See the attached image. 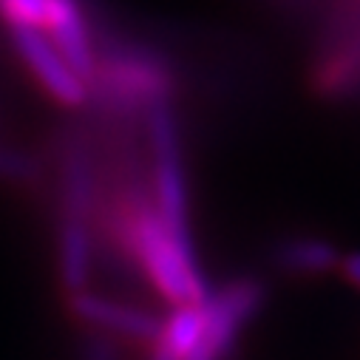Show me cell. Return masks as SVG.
Masks as SVG:
<instances>
[{"mask_svg":"<svg viewBox=\"0 0 360 360\" xmlns=\"http://www.w3.org/2000/svg\"><path fill=\"white\" fill-rule=\"evenodd\" d=\"M97 224L108 230L105 236L114 250L128 258V264L170 307L202 304L213 292L199 250L173 238L153 207V193L139 191V185H120L111 205L105 210L100 205Z\"/></svg>","mask_w":360,"mask_h":360,"instance_id":"1","label":"cell"},{"mask_svg":"<svg viewBox=\"0 0 360 360\" xmlns=\"http://www.w3.org/2000/svg\"><path fill=\"white\" fill-rule=\"evenodd\" d=\"M91 29L97 46V74L88 103H97L100 111L114 122H128L136 114L145 117V111L156 103H173L179 79L162 54L145 43L111 32L94 18Z\"/></svg>","mask_w":360,"mask_h":360,"instance_id":"2","label":"cell"},{"mask_svg":"<svg viewBox=\"0 0 360 360\" xmlns=\"http://www.w3.org/2000/svg\"><path fill=\"white\" fill-rule=\"evenodd\" d=\"M145 142L150 150V193L153 207L162 224L188 247H196L193 224H191V191H188V173L182 156V128L173 103H156L142 117Z\"/></svg>","mask_w":360,"mask_h":360,"instance_id":"3","label":"cell"},{"mask_svg":"<svg viewBox=\"0 0 360 360\" xmlns=\"http://www.w3.org/2000/svg\"><path fill=\"white\" fill-rule=\"evenodd\" d=\"M266 290L255 278L227 281L205 298V329L188 360H230L241 332L264 307Z\"/></svg>","mask_w":360,"mask_h":360,"instance_id":"4","label":"cell"},{"mask_svg":"<svg viewBox=\"0 0 360 360\" xmlns=\"http://www.w3.org/2000/svg\"><path fill=\"white\" fill-rule=\"evenodd\" d=\"M6 37L20 57V63L29 68V74L37 79L43 91L65 105V108H82L88 105L91 94H88L85 79L65 63V57L57 51L51 37L40 29H6Z\"/></svg>","mask_w":360,"mask_h":360,"instance_id":"5","label":"cell"},{"mask_svg":"<svg viewBox=\"0 0 360 360\" xmlns=\"http://www.w3.org/2000/svg\"><path fill=\"white\" fill-rule=\"evenodd\" d=\"M65 307L79 323L91 326V332H100L108 338H125V340L150 346L162 329V318H156L150 309L125 304L120 298H111L94 290L68 295Z\"/></svg>","mask_w":360,"mask_h":360,"instance_id":"6","label":"cell"},{"mask_svg":"<svg viewBox=\"0 0 360 360\" xmlns=\"http://www.w3.org/2000/svg\"><path fill=\"white\" fill-rule=\"evenodd\" d=\"M46 34L65 57V63L85 79L88 94H91V82L97 74V46L88 6L82 0H51V18Z\"/></svg>","mask_w":360,"mask_h":360,"instance_id":"7","label":"cell"},{"mask_svg":"<svg viewBox=\"0 0 360 360\" xmlns=\"http://www.w3.org/2000/svg\"><path fill=\"white\" fill-rule=\"evenodd\" d=\"M276 264L287 276H301V278H318L329 276L340 269V252L332 241L318 238V236H290L276 244L273 252Z\"/></svg>","mask_w":360,"mask_h":360,"instance_id":"8","label":"cell"},{"mask_svg":"<svg viewBox=\"0 0 360 360\" xmlns=\"http://www.w3.org/2000/svg\"><path fill=\"white\" fill-rule=\"evenodd\" d=\"M51 18V0H0L4 29H40L46 32Z\"/></svg>","mask_w":360,"mask_h":360,"instance_id":"9","label":"cell"},{"mask_svg":"<svg viewBox=\"0 0 360 360\" xmlns=\"http://www.w3.org/2000/svg\"><path fill=\"white\" fill-rule=\"evenodd\" d=\"M0 182L9 185H37L40 182V162L26 150L0 145Z\"/></svg>","mask_w":360,"mask_h":360,"instance_id":"10","label":"cell"},{"mask_svg":"<svg viewBox=\"0 0 360 360\" xmlns=\"http://www.w3.org/2000/svg\"><path fill=\"white\" fill-rule=\"evenodd\" d=\"M77 360H120V349L108 335L88 332L79 343V357Z\"/></svg>","mask_w":360,"mask_h":360,"instance_id":"11","label":"cell"},{"mask_svg":"<svg viewBox=\"0 0 360 360\" xmlns=\"http://www.w3.org/2000/svg\"><path fill=\"white\" fill-rule=\"evenodd\" d=\"M340 273L354 290H360V252H349L340 258Z\"/></svg>","mask_w":360,"mask_h":360,"instance_id":"12","label":"cell"}]
</instances>
